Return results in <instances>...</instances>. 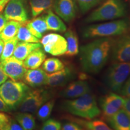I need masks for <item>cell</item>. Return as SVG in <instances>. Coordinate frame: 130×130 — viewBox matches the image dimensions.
Wrapping results in <instances>:
<instances>
[{
	"label": "cell",
	"mask_w": 130,
	"mask_h": 130,
	"mask_svg": "<svg viewBox=\"0 0 130 130\" xmlns=\"http://www.w3.org/2000/svg\"><path fill=\"white\" fill-rule=\"evenodd\" d=\"M7 22V20L5 18L4 14L1 13V12H0V32L2 31L3 29H4Z\"/></svg>",
	"instance_id": "39"
},
{
	"label": "cell",
	"mask_w": 130,
	"mask_h": 130,
	"mask_svg": "<svg viewBox=\"0 0 130 130\" xmlns=\"http://www.w3.org/2000/svg\"><path fill=\"white\" fill-rule=\"evenodd\" d=\"M125 99L115 93H110L100 100L102 116L107 121L123 108Z\"/></svg>",
	"instance_id": "10"
},
{
	"label": "cell",
	"mask_w": 130,
	"mask_h": 130,
	"mask_svg": "<svg viewBox=\"0 0 130 130\" xmlns=\"http://www.w3.org/2000/svg\"><path fill=\"white\" fill-rule=\"evenodd\" d=\"M62 108L68 113L86 120L93 119L101 113L96 97L90 92L77 98L64 101Z\"/></svg>",
	"instance_id": "2"
},
{
	"label": "cell",
	"mask_w": 130,
	"mask_h": 130,
	"mask_svg": "<svg viewBox=\"0 0 130 130\" xmlns=\"http://www.w3.org/2000/svg\"><path fill=\"white\" fill-rule=\"evenodd\" d=\"M61 130H84L82 126H81L77 123L73 121H69L64 123L61 125Z\"/></svg>",
	"instance_id": "34"
},
{
	"label": "cell",
	"mask_w": 130,
	"mask_h": 130,
	"mask_svg": "<svg viewBox=\"0 0 130 130\" xmlns=\"http://www.w3.org/2000/svg\"><path fill=\"white\" fill-rule=\"evenodd\" d=\"M3 47H4V42L1 39H0V58H1V54L3 53ZM0 62H1V60H0Z\"/></svg>",
	"instance_id": "42"
},
{
	"label": "cell",
	"mask_w": 130,
	"mask_h": 130,
	"mask_svg": "<svg viewBox=\"0 0 130 130\" xmlns=\"http://www.w3.org/2000/svg\"><path fill=\"white\" fill-rule=\"evenodd\" d=\"M22 79L26 84L30 87H40L46 85L47 73L39 68L27 70Z\"/></svg>",
	"instance_id": "16"
},
{
	"label": "cell",
	"mask_w": 130,
	"mask_h": 130,
	"mask_svg": "<svg viewBox=\"0 0 130 130\" xmlns=\"http://www.w3.org/2000/svg\"><path fill=\"white\" fill-rule=\"evenodd\" d=\"M113 130H130V118L123 108L107 120Z\"/></svg>",
	"instance_id": "17"
},
{
	"label": "cell",
	"mask_w": 130,
	"mask_h": 130,
	"mask_svg": "<svg viewBox=\"0 0 130 130\" xmlns=\"http://www.w3.org/2000/svg\"><path fill=\"white\" fill-rule=\"evenodd\" d=\"M102 0H76L82 13H86L99 4Z\"/></svg>",
	"instance_id": "31"
},
{
	"label": "cell",
	"mask_w": 130,
	"mask_h": 130,
	"mask_svg": "<svg viewBox=\"0 0 130 130\" xmlns=\"http://www.w3.org/2000/svg\"><path fill=\"white\" fill-rule=\"evenodd\" d=\"M124 99L125 101L122 108L130 118V98H125Z\"/></svg>",
	"instance_id": "36"
},
{
	"label": "cell",
	"mask_w": 130,
	"mask_h": 130,
	"mask_svg": "<svg viewBox=\"0 0 130 130\" xmlns=\"http://www.w3.org/2000/svg\"><path fill=\"white\" fill-rule=\"evenodd\" d=\"M113 40L111 37H101L81 46L79 54L82 71L89 74L100 72L111 54Z\"/></svg>",
	"instance_id": "1"
},
{
	"label": "cell",
	"mask_w": 130,
	"mask_h": 130,
	"mask_svg": "<svg viewBox=\"0 0 130 130\" xmlns=\"http://www.w3.org/2000/svg\"><path fill=\"white\" fill-rule=\"evenodd\" d=\"M10 0H0V12H2L5 6L7 5Z\"/></svg>",
	"instance_id": "41"
},
{
	"label": "cell",
	"mask_w": 130,
	"mask_h": 130,
	"mask_svg": "<svg viewBox=\"0 0 130 130\" xmlns=\"http://www.w3.org/2000/svg\"><path fill=\"white\" fill-rule=\"evenodd\" d=\"M8 79L7 75L5 74L3 70L0 66V86L4 83L5 81H6Z\"/></svg>",
	"instance_id": "40"
},
{
	"label": "cell",
	"mask_w": 130,
	"mask_h": 130,
	"mask_svg": "<svg viewBox=\"0 0 130 130\" xmlns=\"http://www.w3.org/2000/svg\"><path fill=\"white\" fill-rule=\"evenodd\" d=\"M4 15L7 21L26 23L28 16L24 0H10L4 9Z\"/></svg>",
	"instance_id": "12"
},
{
	"label": "cell",
	"mask_w": 130,
	"mask_h": 130,
	"mask_svg": "<svg viewBox=\"0 0 130 130\" xmlns=\"http://www.w3.org/2000/svg\"><path fill=\"white\" fill-rule=\"evenodd\" d=\"M75 69L72 66H64L57 72L47 74L46 85L51 87H62L74 79Z\"/></svg>",
	"instance_id": "14"
},
{
	"label": "cell",
	"mask_w": 130,
	"mask_h": 130,
	"mask_svg": "<svg viewBox=\"0 0 130 130\" xmlns=\"http://www.w3.org/2000/svg\"><path fill=\"white\" fill-rule=\"evenodd\" d=\"M126 14V9L122 0H106L101 6L86 18V23L113 20L121 18Z\"/></svg>",
	"instance_id": "4"
},
{
	"label": "cell",
	"mask_w": 130,
	"mask_h": 130,
	"mask_svg": "<svg viewBox=\"0 0 130 130\" xmlns=\"http://www.w3.org/2000/svg\"><path fill=\"white\" fill-rule=\"evenodd\" d=\"M61 124L59 121L54 119H49L45 121L40 130H61Z\"/></svg>",
	"instance_id": "32"
},
{
	"label": "cell",
	"mask_w": 130,
	"mask_h": 130,
	"mask_svg": "<svg viewBox=\"0 0 130 130\" xmlns=\"http://www.w3.org/2000/svg\"><path fill=\"white\" fill-rule=\"evenodd\" d=\"M64 37L67 41V51L65 54L69 57L77 56L79 53L78 40L76 32L69 28L64 32Z\"/></svg>",
	"instance_id": "23"
},
{
	"label": "cell",
	"mask_w": 130,
	"mask_h": 130,
	"mask_svg": "<svg viewBox=\"0 0 130 130\" xmlns=\"http://www.w3.org/2000/svg\"><path fill=\"white\" fill-rule=\"evenodd\" d=\"M120 93L124 97L130 98V76L123 85Z\"/></svg>",
	"instance_id": "35"
},
{
	"label": "cell",
	"mask_w": 130,
	"mask_h": 130,
	"mask_svg": "<svg viewBox=\"0 0 130 130\" xmlns=\"http://www.w3.org/2000/svg\"><path fill=\"white\" fill-rule=\"evenodd\" d=\"M46 56L41 48L32 51L24 60V64L26 69H33L39 68L46 59Z\"/></svg>",
	"instance_id": "18"
},
{
	"label": "cell",
	"mask_w": 130,
	"mask_h": 130,
	"mask_svg": "<svg viewBox=\"0 0 130 130\" xmlns=\"http://www.w3.org/2000/svg\"><path fill=\"white\" fill-rule=\"evenodd\" d=\"M55 100L52 99L43 104L37 111V117L40 121H45L50 118L54 107Z\"/></svg>",
	"instance_id": "29"
},
{
	"label": "cell",
	"mask_w": 130,
	"mask_h": 130,
	"mask_svg": "<svg viewBox=\"0 0 130 130\" xmlns=\"http://www.w3.org/2000/svg\"><path fill=\"white\" fill-rule=\"evenodd\" d=\"M129 76L130 62H114L105 74V83L113 92L120 93Z\"/></svg>",
	"instance_id": "6"
},
{
	"label": "cell",
	"mask_w": 130,
	"mask_h": 130,
	"mask_svg": "<svg viewBox=\"0 0 130 130\" xmlns=\"http://www.w3.org/2000/svg\"><path fill=\"white\" fill-rule=\"evenodd\" d=\"M30 90L24 83L9 79L0 86V97L11 110H14L18 108Z\"/></svg>",
	"instance_id": "5"
},
{
	"label": "cell",
	"mask_w": 130,
	"mask_h": 130,
	"mask_svg": "<svg viewBox=\"0 0 130 130\" xmlns=\"http://www.w3.org/2000/svg\"><path fill=\"white\" fill-rule=\"evenodd\" d=\"M41 47L42 45L39 43L18 42L14 49L13 56L20 60L23 61L32 51Z\"/></svg>",
	"instance_id": "20"
},
{
	"label": "cell",
	"mask_w": 130,
	"mask_h": 130,
	"mask_svg": "<svg viewBox=\"0 0 130 130\" xmlns=\"http://www.w3.org/2000/svg\"><path fill=\"white\" fill-rule=\"evenodd\" d=\"M25 26L31 33L39 39H41L43 37V34L48 30L45 21V16H40L27 22Z\"/></svg>",
	"instance_id": "19"
},
{
	"label": "cell",
	"mask_w": 130,
	"mask_h": 130,
	"mask_svg": "<svg viewBox=\"0 0 130 130\" xmlns=\"http://www.w3.org/2000/svg\"><path fill=\"white\" fill-rule=\"evenodd\" d=\"M90 87L85 81H76L72 82L59 93L60 96L68 99H75L86 93H90Z\"/></svg>",
	"instance_id": "15"
},
{
	"label": "cell",
	"mask_w": 130,
	"mask_h": 130,
	"mask_svg": "<svg viewBox=\"0 0 130 130\" xmlns=\"http://www.w3.org/2000/svg\"><path fill=\"white\" fill-rule=\"evenodd\" d=\"M54 0H30L32 17H36L51 7Z\"/></svg>",
	"instance_id": "25"
},
{
	"label": "cell",
	"mask_w": 130,
	"mask_h": 130,
	"mask_svg": "<svg viewBox=\"0 0 130 130\" xmlns=\"http://www.w3.org/2000/svg\"><path fill=\"white\" fill-rule=\"evenodd\" d=\"M54 9L58 16L66 22L74 20L78 10L76 0H54Z\"/></svg>",
	"instance_id": "13"
},
{
	"label": "cell",
	"mask_w": 130,
	"mask_h": 130,
	"mask_svg": "<svg viewBox=\"0 0 130 130\" xmlns=\"http://www.w3.org/2000/svg\"><path fill=\"white\" fill-rule=\"evenodd\" d=\"M9 130H24L20 124L14 120L12 119L9 126Z\"/></svg>",
	"instance_id": "37"
},
{
	"label": "cell",
	"mask_w": 130,
	"mask_h": 130,
	"mask_svg": "<svg viewBox=\"0 0 130 130\" xmlns=\"http://www.w3.org/2000/svg\"><path fill=\"white\" fill-rule=\"evenodd\" d=\"M12 120L7 114L0 112V130H9Z\"/></svg>",
	"instance_id": "33"
},
{
	"label": "cell",
	"mask_w": 130,
	"mask_h": 130,
	"mask_svg": "<svg viewBox=\"0 0 130 130\" xmlns=\"http://www.w3.org/2000/svg\"><path fill=\"white\" fill-rule=\"evenodd\" d=\"M111 55L114 62H130V35L125 34L114 39Z\"/></svg>",
	"instance_id": "9"
},
{
	"label": "cell",
	"mask_w": 130,
	"mask_h": 130,
	"mask_svg": "<svg viewBox=\"0 0 130 130\" xmlns=\"http://www.w3.org/2000/svg\"><path fill=\"white\" fill-rule=\"evenodd\" d=\"M15 119L24 130H33L35 128L36 122L34 116L29 113H18Z\"/></svg>",
	"instance_id": "26"
},
{
	"label": "cell",
	"mask_w": 130,
	"mask_h": 130,
	"mask_svg": "<svg viewBox=\"0 0 130 130\" xmlns=\"http://www.w3.org/2000/svg\"><path fill=\"white\" fill-rule=\"evenodd\" d=\"M24 24L25 23L21 25L18 31L17 35L16 36L18 40L21 42H30V43H39V39L31 33L26 26L24 25Z\"/></svg>",
	"instance_id": "28"
},
{
	"label": "cell",
	"mask_w": 130,
	"mask_h": 130,
	"mask_svg": "<svg viewBox=\"0 0 130 130\" xmlns=\"http://www.w3.org/2000/svg\"><path fill=\"white\" fill-rule=\"evenodd\" d=\"M71 121L77 123L87 130H113L106 123L101 120H86L71 117L68 118Z\"/></svg>",
	"instance_id": "21"
},
{
	"label": "cell",
	"mask_w": 130,
	"mask_h": 130,
	"mask_svg": "<svg viewBox=\"0 0 130 130\" xmlns=\"http://www.w3.org/2000/svg\"><path fill=\"white\" fill-rule=\"evenodd\" d=\"M10 107L6 104V102L0 97V111L8 112L10 111Z\"/></svg>",
	"instance_id": "38"
},
{
	"label": "cell",
	"mask_w": 130,
	"mask_h": 130,
	"mask_svg": "<svg viewBox=\"0 0 130 130\" xmlns=\"http://www.w3.org/2000/svg\"><path fill=\"white\" fill-rule=\"evenodd\" d=\"M129 30L130 21L126 19H119L87 26L82 31V36L85 39L110 37L125 35Z\"/></svg>",
	"instance_id": "3"
},
{
	"label": "cell",
	"mask_w": 130,
	"mask_h": 130,
	"mask_svg": "<svg viewBox=\"0 0 130 130\" xmlns=\"http://www.w3.org/2000/svg\"><path fill=\"white\" fill-rule=\"evenodd\" d=\"M45 19L48 30L64 32L67 30L66 25L60 18L55 14L51 10H48L45 16Z\"/></svg>",
	"instance_id": "22"
},
{
	"label": "cell",
	"mask_w": 130,
	"mask_h": 130,
	"mask_svg": "<svg viewBox=\"0 0 130 130\" xmlns=\"http://www.w3.org/2000/svg\"><path fill=\"white\" fill-rule=\"evenodd\" d=\"M40 43L45 53L53 56H60L67 51V41L62 36L50 33L42 37Z\"/></svg>",
	"instance_id": "8"
},
{
	"label": "cell",
	"mask_w": 130,
	"mask_h": 130,
	"mask_svg": "<svg viewBox=\"0 0 130 130\" xmlns=\"http://www.w3.org/2000/svg\"><path fill=\"white\" fill-rule=\"evenodd\" d=\"M18 43V40L16 37L12 39L7 40V41L4 42V47H3V53L1 54V58H0L1 61L12 56Z\"/></svg>",
	"instance_id": "30"
},
{
	"label": "cell",
	"mask_w": 130,
	"mask_h": 130,
	"mask_svg": "<svg viewBox=\"0 0 130 130\" xmlns=\"http://www.w3.org/2000/svg\"><path fill=\"white\" fill-rule=\"evenodd\" d=\"M64 63L57 58H48L45 59L42 64V69L46 73L51 74L57 72L64 67Z\"/></svg>",
	"instance_id": "27"
},
{
	"label": "cell",
	"mask_w": 130,
	"mask_h": 130,
	"mask_svg": "<svg viewBox=\"0 0 130 130\" xmlns=\"http://www.w3.org/2000/svg\"><path fill=\"white\" fill-rule=\"evenodd\" d=\"M22 24L24 23H21L17 21H8L4 29L0 32V39L3 42H6L15 37L19 27Z\"/></svg>",
	"instance_id": "24"
},
{
	"label": "cell",
	"mask_w": 130,
	"mask_h": 130,
	"mask_svg": "<svg viewBox=\"0 0 130 130\" xmlns=\"http://www.w3.org/2000/svg\"><path fill=\"white\" fill-rule=\"evenodd\" d=\"M0 66L7 77L13 81H18L23 79L27 71L24 61L13 56L1 61Z\"/></svg>",
	"instance_id": "11"
},
{
	"label": "cell",
	"mask_w": 130,
	"mask_h": 130,
	"mask_svg": "<svg viewBox=\"0 0 130 130\" xmlns=\"http://www.w3.org/2000/svg\"><path fill=\"white\" fill-rule=\"evenodd\" d=\"M51 98V93L50 91L42 89H30L19 105V110L23 113H35Z\"/></svg>",
	"instance_id": "7"
}]
</instances>
